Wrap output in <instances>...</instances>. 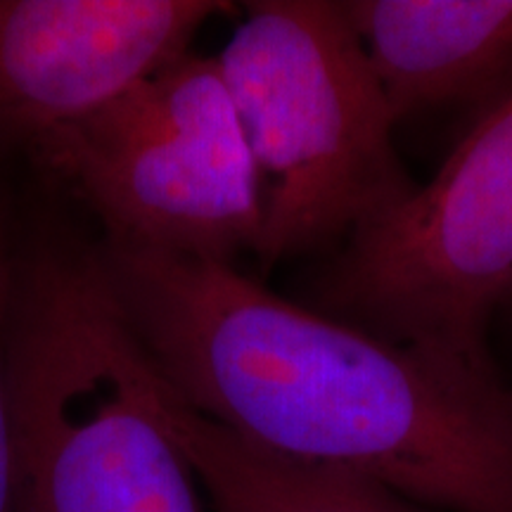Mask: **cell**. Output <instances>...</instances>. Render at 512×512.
I'll use <instances>...</instances> for the list:
<instances>
[{
  "instance_id": "cell-1",
  "label": "cell",
  "mask_w": 512,
  "mask_h": 512,
  "mask_svg": "<svg viewBox=\"0 0 512 512\" xmlns=\"http://www.w3.org/2000/svg\"><path fill=\"white\" fill-rule=\"evenodd\" d=\"M114 297L185 406L275 456L451 512H512V380L377 337L233 264L102 242Z\"/></svg>"
},
{
  "instance_id": "cell-2",
  "label": "cell",
  "mask_w": 512,
  "mask_h": 512,
  "mask_svg": "<svg viewBox=\"0 0 512 512\" xmlns=\"http://www.w3.org/2000/svg\"><path fill=\"white\" fill-rule=\"evenodd\" d=\"M162 389L95 249L19 256L12 512H202L200 484L162 418Z\"/></svg>"
},
{
  "instance_id": "cell-3",
  "label": "cell",
  "mask_w": 512,
  "mask_h": 512,
  "mask_svg": "<svg viewBox=\"0 0 512 512\" xmlns=\"http://www.w3.org/2000/svg\"><path fill=\"white\" fill-rule=\"evenodd\" d=\"M216 64L252 162L261 266L330 256L418 190L339 3H247Z\"/></svg>"
},
{
  "instance_id": "cell-4",
  "label": "cell",
  "mask_w": 512,
  "mask_h": 512,
  "mask_svg": "<svg viewBox=\"0 0 512 512\" xmlns=\"http://www.w3.org/2000/svg\"><path fill=\"white\" fill-rule=\"evenodd\" d=\"M29 147L110 245L221 264L256 254L254 171L216 57L183 55Z\"/></svg>"
},
{
  "instance_id": "cell-5",
  "label": "cell",
  "mask_w": 512,
  "mask_h": 512,
  "mask_svg": "<svg viewBox=\"0 0 512 512\" xmlns=\"http://www.w3.org/2000/svg\"><path fill=\"white\" fill-rule=\"evenodd\" d=\"M356 328L491 366L489 330L512 306V98L430 183L325 256L309 302Z\"/></svg>"
},
{
  "instance_id": "cell-6",
  "label": "cell",
  "mask_w": 512,
  "mask_h": 512,
  "mask_svg": "<svg viewBox=\"0 0 512 512\" xmlns=\"http://www.w3.org/2000/svg\"><path fill=\"white\" fill-rule=\"evenodd\" d=\"M221 0H0V140L36 143L192 53Z\"/></svg>"
},
{
  "instance_id": "cell-7",
  "label": "cell",
  "mask_w": 512,
  "mask_h": 512,
  "mask_svg": "<svg viewBox=\"0 0 512 512\" xmlns=\"http://www.w3.org/2000/svg\"><path fill=\"white\" fill-rule=\"evenodd\" d=\"M396 126L415 117L482 121L512 98V0L339 3Z\"/></svg>"
},
{
  "instance_id": "cell-8",
  "label": "cell",
  "mask_w": 512,
  "mask_h": 512,
  "mask_svg": "<svg viewBox=\"0 0 512 512\" xmlns=\"http://www.w3.org/2000/svg\"><path fill=\"white\" fill-rule=\"evenodd\" d=\"M162 418L214 512H451L354 472L256 448L185 406L166 382Z\"/></svg>"
},
{
  "instance_id": "cell-9",
  "label": "cell",
  "mask_w": 512,
  "mask_h": 512,
  "mask_svg": "<svg viewBox=\"0 0 512 512\" xmlns=\"http://www.w3.org/2000/svg\"><path fill=\"white\" fill-rule=\"evenodd\" d=\"M19 256L0 214V512L15 508V415L10 392V313Z\"/></svg>"
}]
</instances>
